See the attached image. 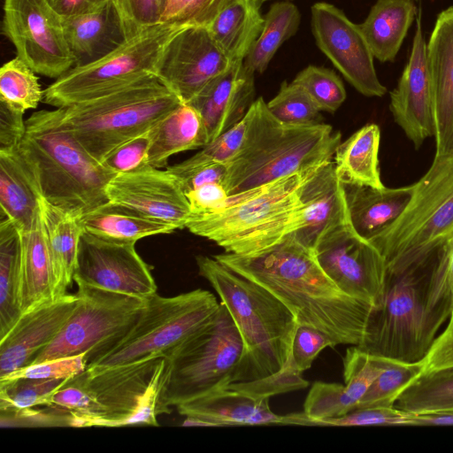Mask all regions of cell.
Instances as JSON below:
<instances>
[{"label":"cell","instance_id":"2e32d148","mask_svg":"<svg viewBox=\"0 0 453 453\" xmlns=\"http://www.w3.org/2000/svg\"><path fill=\"white\" fill-rule=\"evenodd\" d=\"M73 281L143 300L157 290L151 268L137 253L135 243L103 239L85 230L79 242Z\"/></svg>","mask_w":453,"mask_h":453},{"label":"cell","instance_id":"680465c9","mask_svg":"<svg viewBox=\"0 0 453 453\" xmlns=\"http://www.w3.org/2000/svg\"><path fill=\"white\" fill-rule=\"evenodd\" d=\"M422 361L423 372L453 367V316H450L447 328L435 338Z\"/></svg>","mask_w":453,"mask_h":453},{"label":"cell","instance_id":"83f0119b","mask_svg":"<svg viewBox=\"0 0 453 453\" xmlns=\"http://www.w3.org/2000/svg\"><path fill=\"white\" fill-rule=\"evenodd\" d=\"M350 224L369 240L396 219L408 204L414 185L377 188L342 183Z\"/></svg>","mask_w":453,"mask_h":453},{"label":"cell","instance_id":"91938a15","mask_svg":"<svg viewBox=\"0 0 453 453\" xmlns=\"http://www.w3.org/2000/svg\"><path fill=\"white\" fill-rule=\"evenodd\" d=\"M61 17H71L96 11L112 0H48Z\"/></svg>","mask_w":453,"mask_h":453},{"label":"cell","instance_id":"30bf717a","mask_svg":"<svg viewBox=\"0 0 453 453\" xmlns=\"http://www.w3.org/2000/svg\"><path fill=\"white\" fill-rule=\"evenodd\" d=\"M400 216L368 241L385 261L436 252L453 236V152L434 157Z\"/></svg>","mask_w":453,"mask_h":453},{"label":"cell","instance_id":"ac0fdd59","mask_svg":"<svg viewBox=\"0 0 453 453\" xmlns=\"http://www.w3.org/2000/svg\"><path fill=\"white\" fill-rule=\"evenodd\" d=\"M205 27L179 32L165 48L157 75L184 103L194 99L211 81L233 65Z\"/></svg>","mask_w":453,"mask_h":453},{"label":"cell","instance_id":"e7e4bbea","mask_svg":"<svg viewBox=\"0 0 453 453\" xmlns=\"http://www.w3.org/2000/svg\"><path fill=\"white\" fill-rule=\"evenodd\" d=\"M166 2H167V0H166Z\"/></svg>","mask_w":453,"mask_h":453},{"label":"cell","instance_id":"6f0895ef","mask_svg":"<svg viewBox=\"0 0 453 453\" xmlns=\"http://www.w3.org/2000/svg\"><path fill=\"white\" fill-rule=\"evenodd\" d=\"M24 113L0 101V150L19 146L27 129Z\"/></svg>","mask_w":453,"mask_h":453},{"label":"cell","instance_id":"7402d4cb","mask_svg":"<svg viewBox=\"0 0 453 453\" xmlns=\"http://www.w3.org/2000/svg\"><path fill=\"white\" fill-rule=\"evenodd\" d=\"M303 205L288 235L311 250L333 226L349 220L343 184L331 160L300 188Z\"/></svg>","mask_w":453,"mask_h":453},{"label":"cell","instance_id":"8d00e7d4","mask_svg":"<svg viewBox=\"0 0 453 453\" xmlns=\"http://www.w3.org/2000/svg\"><path fill=\"white\" fill-rule=\"evenodd\" d=\"M264 19L263 30L243 61L255 73H263L281 44L296 33L301 13L291 1L279 0L270 6Z\"/></svg>","mask_w":453,"mask_h":453},{"label":"cell","instance_id":"f1b7e54d","mask_svg":"<svg viewBox=\"0 0 453 453\" xmlns=\"http://www.w3.org/2000/svg\"><path fill=\"white\" fill-rule=\"evenodd\" d=\"M21 234L19 303L24 313L54 300L52 262L41 206L30 226Z\"/></svg>","mask_w":453,"mask_h":453},{"label":"cell","instance_id":"9c48e42d","mask_svg":"<svg viewBox=\"0 0 453 453\" xmlns=\"http://www.w3.org/2000/svg\"><path fill=\"white\" fill-rule=\"evenodd\" d=\"M165 359L168 373L162 403L169 411L234 383L253 380L245 342L221 303L214 318Z\"/></svg>","mask_w":453,"mask_h":453},{"label":"cell","instance_id":"ba28073f","mask_svg":"<svg viewBox=\"0 0 453 453\" xmlns=\"http://www.w3.org/2000/svg\"><path fill=\"white\" fill-rule=\"evenodd\" d=\"M318 168L229 196L221 210L191 215L186 228L225 252L249 255L265 250L289 234L303 204L300 188Z\"/></svg>","mask_w":453,"mask_h":453},{"label":"cell","instance_id":"7dc6e473","mask_svg":"<svg viewBox=\"0 0 453 453\" xmlns=\"http://www.w3.org/2000/svg\"><path fill=\"white\" fill-rule=\"evenodd\" d=\"M249 124L250 114L248 111L241 121L210 142L184 162L191 165L229 164L240 152L243 145Z\"/></svg>","mask_w":453,"mask_h":453},{"label":"cell","instance_id":"94428289","mask_svg":"<svg viewBox=\"0 0 453 453\" xmlns=\"http://www.w3.org/2000/svg\"><path fill=\"white\" fill-rule=\"evenodd\" d=\"M407 426H453V412L410 413Z\"/></svg>","mask_w":453,"mask_h":453},{"label":"cell","instance_id":"603a6c76","mask_svg":"<svg viewBox=\"0 0 453 453\" xmlns=\"http://www.w3.org/2000/svg\"><path fill=\"white\" fill-rule=\"evenodd\" d=\"M254 75L243 61L234 62L187 103L201 114L209 142L244 118L255 101Z\"/></svg>","mask_w":453,"mask_h":453},{"label":"cell","instance_id":"bcb514c9","mask_svg":"<svg viewBox=\"0 0 453 453\" xmlns=\"http://www.w3.org/2000/svg\"><path fill=\"white\" fill-rule=\"evenodd\" d=\"M0 425L2 427H75V420L66 410L50 404L24 409H0Z\"/></svg>","mask_w":453,"mask_h":453},{"label":"cell","instance_id":"52a82bcc","mask_svg":"<svg viewBox=\"0 0 453 453\" xmlns=\"http://www.w3.org/2000/svg\"><path fill=\"white\" fill-rule=\"evenodd\" d=\"M184 102L157 74L88 101L56 109L61 125L96 161L150 131Z\"/></svg>","mask_w":453,"mask_h":453},{"label":"cell","instance_id":"cb8c5ba5","mask_svg":"<svg viewBox=\"0 0 453 453\" xmlns=\"http://www.w3.org/2000/svg\"><path fill=\"white\" fill-rule=\"evenodd\" d=\"M426 59L434 92V157H441L453 152V6L438 15Z\"/></svg>","mask_w":453,"mask_h":453},{"label":"cell","instance_id":"b9f144b4","mask_svg":"<svg viewBox=\"0 0 453 453\" xmlns=\"http://www.w3.org/2000/svg\"><path fill=\"white\" fill-rule=\"evenodd\" d=\"M67 379L18 378L0 380V409L50 405Z\"/></svg>","mask_w":453,"mask_h":453},{"label":"cell","instance_id":"277c9868","mask_svg":"<svg viewBox=\"0 0 453 453\" xmlns=\"http://www.w3.org/2000/svg\"><path fill=\"white\" fill-rule=\"evenodd\" d=\"M250 124L240 152L228 164V196L304 173L331 161L341 133L327 124L289 126L268 111L260 96L249 109Z\"/></svg>","mask_w":453,"mask_h":453},{"label":"cell","instance_id":"4316f807","mask_svg":"<svg viewBox=\"0 0 453 453\" xmlns=\"http://www.w3.org/2000/svg\"><path fill=\"white\" fill-rule=\"evenodd\" d=\"M42 199L35 173L19 146L0 150L2 218L11 219L23 231L32 224Z\"/></svg>","mask_w":453,"mask_h":453},{"label":"cell","instance_id":"9f6ffc18","mask_svg":"<svg viewBox=\"0 0 453 453\" xmlns=\"http://www.w3.org/2000/svg\"><path fill=\"white\" fill-rule=\"evenodd\" d=\"M191 215L211 213L225 207L229 197L224 185L219 182L204 184L186 194Z\"/></svg>","mask_w":453,"mask_h":453},{"label":"cell","instance_id":"7a4b0ae2","mask_svg":"<svg viewBox=\"0 0 453 453\" xmlns=\"http://www.w3.org/2000/svg\"><path fill=\"white\" fill-rule=\"evenodd\" d=\"M380 303L367 319L360 349L404 362L422 360L453 314V292L443 245L416 259L385 261Z\"/></svg>","mask_w":453,"mask_h":453},{"label":"cell","instance_id":"484cf974","mask_svg":"<svg viewBox=\"0 0 453 453\" xmlns=\"http://www.w3.org/2000/svg\"><path fill=\"white\" fill-rule=\"evenodd\" d=\"M62 18L75 66L102 58L127 39L114 0L92 12Z\"/></svg>","mask_w":453,"mask_h":453},{"label":"cell","instance_id":"f5cc1de1","mask_svg":"<svg viewBox=\"0 0 453 453\" xmlns=\"http://www.w3.org/2000/svg\"><path fill=\"white\" fill-rule=\"evenodd\" d=\"M337 343L326 333L306 325H298L293 339L292 361L303 372L311 368L319 354L327 347Z\"/></svg>","mask_w":453,"mask_h":453},{"label":"cell","instance_id":"d590c367","mask_svg":"<svg viewBox=\"0 0 453 453\" xmlns=\"http://www.w3.org/2000/svg\"><path fill=\"white\" fill-rule=\"evenodd\" d=\"M21 229L9 218L0 221V340L22 315L19 303Z\"/></svg>","mask_w":453,"mask_h":453},{"label":"cell","instance_id":"f6af8a7d","mask_svg":"<svg viewBox=\"0 0 453 453\" xmlns=\"http://www.w3.org/2000/svg\"><path fill=\"white\" fill-rule=\"evenodd\" d=\"M246 0H167L161 22L208 27L229 5Z\"/></svg>","mask_w":453,"mask_h":453},{"label":"cell","instance_id":"c3c4849f","mask_svg":"<svg viewBox=\"0 0 453 453\" xmlns=\"http://www.w3.org/2000/svg\"><path fill=\"white\" fill-rule=\"evenodd\" d=\"M309 382L302 377L291 361L280 372L259 379L237 382L228 388L245 393L255 398L269 399V397L304 388Z\"/></svg>","mask_w":453,"mask_h":453},{"label":"cell","instance_id":"8992f818","mask_svg":"<svg viewBox=\"0 0 453 453\" xmlns=\"http://www.w3.org/2000/svg\"><path fill=\"white\" fill-rule=\"evenodd\" d=\"M196 262L200 276L216 291L240 331L250 357L253 380L285 368L292 361L298 326L288 308L266 288L214 257L199 255Z\"/></svg>","mask_w":453,"mask_h":453},{"label":"cell","instance_id":"44dd1931","mask_svg":"<svg viewBox=\"0 0 453 453\" xmlns=\"http://www.w3.org/2000/svg\"><path fill=\"white\" fill-rule=\"evenodd\" d=\"M76 302V294H67L22 313L0 340V378L31 365L59 334Z\"/></svg>","mask_w":453,"mask_h":453},{"label":"cell","instance_id":"5b68a950","mask_svg":"<svg viewBox=\"0 0 453 453\" xmlns=\"http://www.w3.org/2000/svg\"><path fill=\"white\" fill-rule=\"evenodd\" d=\"M26 127L19 149L44 200L81 216L109 201L106 187L116 174L84 150L61 125L56 110L34 112Z\"/></svg>","mask_w":453,"mask_h":453},{"label":"cell","instance_id":"74e56055","mask_svg":"<svg viewBox=\"0 0 453 453\" xmlns=\"http://www.w3.org/2000/svg\"><path fill=\"white\" fill-rule=\"evenodd\" d=\"M395 407L411 414L453 412V367L423 372L401 392Z\"/></svg>","mask_w":453,"mask_h":453},{"label":"cell","instance_id":"db71d44e","mask_svg":"<svg viewBox=\"0 0 453 453\" xmlns=\"http://www.w3.org/2000/svg\"><path fill=\"white\" fill-rule=\"evenodd\" d=\"M87 366L85 355L81 354L34 364L0 378V380L18 378L67 379L82 372Z\"/></svg>","mask_w":453,"mask_h":453},{"label":"cell","instance_id":"e0dca14e","mask_svg":"<svg viewBox=\"0 0 453 453\" xmlns=\"http://www.w3.org/2000/svg\"><path fill=\"white\" fill-rule=\"evenodd\" d=\"M311 12L317 46L347 81L365 96H384L387 88L377 76L373 55L359 25L332 4L316 3Z\"/></svg>","mask_w":453,"mask_h":453},{"label":"cell","instance_id":"ee69618b","mask_svg":"<svg viewBox=\"0 0 453 453\" xmlns=\"http://www.w3.org/2000/svg\"><path fill=\"white\" fill-rule=\"evenodd\" d=\"M385 362L386 357L371 355L357 346L347 349L343 358L344 385L357 406L384 369Z\"/></svg>","mask_w":453,"mask_h":453},{"label":"cell","instance_id":"4fadbf2b","mask_svg":"<svg viewBox=\"0 0 453 453\" xmlns=\"http://www.w3.org/2000/svg\"><path fill=\"white\" fill-rule=\"evenodd\" d=\"M76 304L59 334L34 364L85 355L88 366L115 347L137 322L145 300L82 282Z\"/></svg>","mask_w":453,"mask_h":453},{"label":"cell","instance_id":"1f68e13d","mask_svg":"<svg viewBox=\"0 0 453 453\" xmlns=\"http://www.w3.org/2000/svg\"><path fill=\"white\" fill-rule=\"evenodd\" d=\"M416 13L412 0H377L358 24L373 58L394 61Z\"/></svg>","mask_w":453,"mask_h":453},{"label":"cell","instance_id":"f35d334b","mask_svg":"<svg viewBox=\"0 0 453 453\" xmlns=\"http://www.w3.org/2000/svg\"><path fill=\"white\" fill-rule=\"evenodd\" d=\"M423 371L422 360L404 362L386 357L384 369L358 402L356 409L395 406L401 392Z\"/></svg>","mask_w":453,"mask_h":453},{"label":"cell","instance_id":"7bdbcfd3","mask_svg":"<svg viewBox=\"0 0 453 453\" xmlns=\"http://www.w3.org/2000/svg\"><path fill=\"white\" fill-rule=\"evenodd\" d=\"M293 82L305 89L320 111L333 113L346 99L342 80L326 67L310 65L297 73Z\"/></svg>","mask_w":453,"mask_h":453},{"label":"cell","instance_id":"4dcf8cb0","mask_svg":"<svg viewBox=\"0 0 453 453\" xmlns=\"http://www.w3.org/2000/svg\"><path fill=\"white\" fill-rule=\"evenodd\" d=\"M209 142L199 111L183 103L165 115L150 130L148 164L162 168L174 154L202 149Z\"/></svg>","mask_w":453,"mask_h":453},{"label":"cell","instance_id":"6da1fadb","mask_svg":"<svg viewBox=\"0 0 453 453\" xmlns=\"http://www.w3.org/2000/svg\"><path fill=\"white\" fill-rule=\"evenodd\" d=\"M213 257L270 291L298 325L326 333L337 345L362 342L372 306L342 292L322 270L313 250L292 236L252 254Z\"/></svg>","mask_w":453,"mask_h":453},{"label":"cell","instance_id":"d4e9b609","mask_svg":"<svg viewBox=\"0 0 453 453\" xmlns=\"http://www.w3.org/2000/svg\"><path fill=\"white\" fill-rule=\"evenodd\" d=\"M178 412L203 420L210 426L282 424V417L269 406V399L255 398L233 388L213 391L176 406Z\"/></svg>","mask_w":453,"mask_h":453},{"label":"cell","instance_id":"8fae6325","mask_svg":"<svg viewBox=\"0 0 453 453\" xmlns=\"http://www.w3.org/2000/svg\"><path fill=\"white\" fill-rule=\"evenodd\" d=\"M219 306L220 303L211 292L201 288L171 297L157 293L145 300L142 311L130 332L88 366H116L167 358L208 324Z\"/></svg>","mask_w":453,"mask_h":453},{"label":"cell","instance_id":"be15d7a7","mask_svg":"<svg viewBox=\"0 0 453 453\" xmlns=\"http://www.w3.org/2000/svg\"><path fill=\"white\" fill-rule=\"evenodd\" d=\"M265 1H267V0H264V2H265ZM287 1H291V0H287Z\"/></svg>","mask_w":453,"mask_h":453},{"label":"cell","instance_id":"ffe728a7","mask_svg":"<svg viewBox=\"0 0 453 453\" xmlns=\"http://www.w3.org/2000/svg\"><path fill=\"white\" fill-rule=\"evenodd\" d=\"M389 109L416 150L429 137L435 136L434 92L426 59V42L417 19L411 53L397 86L390 92Z\"/></svg>","mask_w":453,"mask_h":453},{"label":"cell","instance_id":"681fc988","mask_svg":"<svg viewBox=\"0 0 453 453\" xmlns=\"http://www.w3.org/2000/svg\"><path fill=\"white\" fill-rule=\"evenodd\" d=\"M410 413L392 407L355 409L333 418L303 420L301 426H407Z\"/></svg>","mask_w":453,"mask_h":453},{"label":"cell","instance_id":"5bb4252c","mask_svg":"<svg viewBox=\"0 0 453 453\" xmlns=\"http://www.w3.org/2000/svg\"><path fill=\"white\" fill-rule=\"evenodd\" d=\"M3 32L37 74L58 79L75 66L63 18L48 0H4Z\"/></svg>","mask_w":453,"mask_h":453},{"label":"cell","instance_id":"836d02e7","mask_svg":"<svg viewBox=\"0 0 453 453\" xmlns=\"http://www.w3.org/2000/svg\"><path fill=\"white\" fill-rule=\"evenodd\" d=\"M264 0H246L224 9L207 27L221 51L232 61H244L260 35Z\"/></svg>","mask_w":453,"mask_h":453},{"label":"cell","instance_id":"d6a6232c","mask_svg":"<svg viewBox=\"0 0 453 453\" xmlns=\"http://www.w3.org/2000/svg\"><path fill=\"white\" fill-rule=\"evenodd\" d=\"M81 219L86 232L119 242L135 243L145 237L176 230L171 225L110 201L83 214Z\"/></svg>","mask_w":453,"mask_h":453},{"label":"cell","instance_id":"60d3db41","mask_svg":"<svg viewBox=\"0 0 453 453\" xmlns=\"http://www.w3.org/2000/svg\"><path fill=\"white\" fill-rule=\"evenodd\" d=\"M266 105L273 116L286 125L321 123L320 110L305 89L293 81H283L277 95Z\"/></svg>","mask_w":453,"mask_h":453},{"label":"cell","instance_id":"f546056e","mask_svg":"<svg viewBox=\"0 0 453 453\" xmlns=\"http://www.w3.org/2000/svg\"><path fill=\"white\" fill-rule=\"evenodd\" d=\"M41 210L53 269V297L67 295L76 266L79 242L84 227L81 215L42 199Z\"/></svg>","mask_w":453,"mask_h":453},{"label":"cell","instance_id":"6125c7cd","mask_svg":"<svg viewBox=\"0 0 453 453\" xmlns=\"http://www.w3.org/2000/svg\"><path fill=\"white\" fill-rule=\"evenodd\" d=\"M443 247H444L446 256H447L449 277L450 286H451L452 292H453V236L450 237L443 244ZM451 316H453V314Z\"/></svg>","mask_w":453,"mask_h":453},{"label":"cell","instance_id":"9a60e30c","mask_svg":"<svg viewBox=\"0 0 453 453\" xmlns=\"http://www.w3.org/2000/svg\"><path fill=\"white\" fill-rule=\"evenodd\" d=\"M313 252L325 273L345 294L372 307L381 299L386 263L367 239L347 220L326 231Z\"/></svg>","mask_w":453,"mask_h":453},{"label":"cell","instance_id":"d6986e66","mask_svg":"<svg viewBox=\"0 0 453 453\" xmlns=\"http://www.w3.org/2000/svg\"><path fill=\"white\" fill-rule=\"evenodd\" d=\"M110 202L150 218L186 228L191 216L188 200L177 179L167 170L148 165L116 174L106 187Z\"/></svg>","mask_w":453,"mask_h":453},{"label":"cell","instance_id":"7c38bea8","mask_svg":"<svg viewBox=\"0 0 453 453\" xmlns=\"http://www.w3.org/2000/svg\"><path fill=\"white\" fill-rule=\"evenodd\" d=\"M187 27L159 22L127 39L90 64L73 66L44 89L43 101L56 108L102 96L148 75L157 74L168 42Z\"/></svg>","mask_w":453,"mask_h":453},{"label":"cell","instance_id":"e575fe53","mask_svg":"<svg viewBox=\"0 0 453 453\" xmlns=\"http://www.w3.org/2000/svg\"><path fill=\"white\" fill-rule=\"evenodd\" d=\"M380 130L367 124L341 142L334 156L335 172L342 183L382 188L379 168Z\"/></svg>","mask_w":453,"mask_h":453},{"label":"cell","instance_id":"11a10c76","mask_svg":"<svg viewBox=\"0 0 453 453\" xmlns=\"http://www.w3.org/2000/svg\"><path fill=\"white\" fill-rule=\"evenodd\" d=\"M228 164L191 165L184 161L166 169L177 179L185 194L211 182L224 183Z\"/></svg>","mask_w":453,"mask_h":453},{"label":"cell","instance_id":"816d5d0a","mask_svg":"<svg viewBox=\"0 0 453 453\" xmlns=\"http://www.w3.org/2000/svg\"><path fill=\"white\" fill-rule=\"evenodd\" d=\"M149 145L150 131L116 147L101 164L115 174L142 169L150 165L147 159Z\"/></svg>","mask_w":453,"mask_h":453},{"label":"cell","instance_id":"3957f363","mask_svg":"<svg viewBox=\"0 0 453 453\" xmlns=\"http://www.w3.org/2000/svg\"><path fill=\"white\" fill-rule=\"evenodd\" d=\"M168 373L165 358L116 366H88L56 393L78 427L158 426L171 411L162 403Z\"/></svg>","mask_w":453,"mask_h":453},{"label":"cell","instance_id":"f907efd6","mask_svg":"<svg viewBox=\"0 0 453 453\" xmlns=\"http://www.w3.org/2000/svg\"><path fill=\"white\" fill-rule=\"evenodd\" d=\"M127 38L161 22L166 0H114Z\"/></svg>","mask_w":453,"mask_h":453},{"label":"cell","instance_id":"ab89813d","mask_svg":"<svg viewBox=\"0 0 453 453\" xmlns=\"http://www.w3.org/2000/svg\"><path fill=\"white\" fill-rule=\"evenodd\" d=\"M36 74L18 57L4 63L0 69V101L24 112L35 109L44 95Z\"/></svg>","mask_w":453,"mask_h":453}]
</instances>
